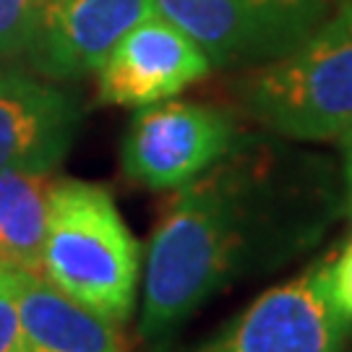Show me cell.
Wrapping results in <instances>:
<instances>
[{
    "label": "cell",
    "mask_w": 352,
    "mask_h": 352,
    "mask_svg": "<svg viewBox=\"0 0 352 352\" xmlns=\"http://www.w3.org/2000/svg\"><path fill=\"white\" fill-rule=\"evenodd\" d=\"M342 144V193H344V209L352 217V126L340 136Z\"/></svg>",
    "instance_id": "obj_15"
},
{
    "label": "cell",
    "mask_w": 352,
    "mask_h": 352,
    "mask_svg": "<svg viewBox=\"0 0 352 352\" xmlns=\"http://www.w3.org/2000/svg\"><path fill=\"white\" fill-rule=\"evenodd\" d=\"M240 136L238 120L222 107L154 102L133 115L120 146V167L144 188L177 190L219 162Z\"/></svg>",
    "instance_id": "obj_5"
},
{
    "label": "cell",
    "mask_w": 352,
    "mask_h": 352,
    "mask_svg": "<svg viewBox=\"0 0 352 352\" xmlns=\"http://www.w3.org/2000/svg\"><path fill=\"white\" fill-rule=\"evenodd\" d=\"M209 71L212 63L201 47L154 11L104 55L97 68V97L118 107H146L180 94Z\"/></svg>",
    "instance_id": "obj_7"
},
{
    "label": "cell",
    "mask_w": 352,
    "mask_h": 352,
    "mask_svg": "<svg viewBox=\"0 0 352 352\" xmlns=\"http://www.w3.org/2000/svg\"><path fill=\"white\" fill-rule=\"evenodd\" d=\"M13 285H16V279L8 287L0 289V352H26L24 329H21V316H19Z\"/></svg>",
    "instance_id": "obj_13"
},
{
    "label": "cell",
    "mask_w": 352,
    "mask_h": 352,
    "mask_svg": "<svg viewBox=\"0 0 352 352\" xmlns=\"http://www.w3.org/2000/svg\"><path fill=\"white\" fill-rule=\"evenodd\" d=\"M329 292L342 314L352 318V240L337 258H329Z\"/></svg>",
    "instance_id": "obj_14"
},
{
    "label": "cell",
    "mask_w": 352,
    "mask_h": 352,
    "mask_svg": "<svg viewBox=\"0 0 352 352\" xmlns=\"http://www.w3.org/2000/svg\"><path fill=\"white\" fill-rule=\"evenodd\" d=\"M350 318L329 292V258L274 285L196 352H344Z\"/></svg>",
    "instance_id": "obj_6"
},
{
    "label": "cell",
    "mask_w": 352,
    "mask_h": 352,
    "mask_svg": "<svg viewBox=\"0 0 352 352\" xmlns=\"http://www.w3.org/2000/svg\"><path fill=\"white\" fill-rule=\"evenodd\" d=\"M238 100L277 139H340L352 126V0H337L295 50L251 68L238 81Z\"/></svg>",
    "instance_id": "obj_3"
},
{
    "label": "cell",
    "mask_w": 352,
    "mask_h": 352,
    "mask_svg": "<svg viewBox=\"0 0 352 352\" xmlns=\"http://www.w3.org/2000/svg\"><path fill=\"white\" fill-rule=\"evenodd\" d=\"M13 279H16V269H11V266H3L0 264V289L8 287Z\"/></svg>",
    "instance_id": "obj_16"
},
{
    "label": "cell",
    "mask_w": 352,
    "mask_h": 352,
    "mask_svg": "<svg viewBox=\"0 0 352 352\" xmlns=\"http://www.w3.org/2000/svg\"><path fill=\"white\" fill-rule=\"evenodd\" d=\"M13 292L26 352H131L120 324L89 311L45 274L19 272Z\"/></svg>",
    "instance_id": "obj_10"
},
{
    "label": "cell",
    "mask_w": 352,
    "mask_h": 352,
    "mask_svg": "<svg viewBox=\"0 0 352 352\" xmlns=\"http://www.w3.org/2000/svg\"><path fill=\"white\" fill-rule=\"evenodd\" d=\"M78 126L81 107L74 94L21 68H0V173H55Z\"/></svg>",
    "instance_id": "obj_9"
},
{
    "label": "cell",
    "mask_w": 352,
    "mask_h": 352,
    "mask_svg": "<svg viewBox=\"0 0 352 352\" xmlns=\"http://www.w3.org/2000/svg\"><path fill=\"white\" fill-rule=\"evenodd\" d=\"M337 0H154L212 68H258L314 34Z\"/></svg>",
    "instance_id": "obj_4"
},
{
    "label": "cell",
    "mask_w": 352,
    "mask_h": 352,
    "mask_svg": "<svg viewBox=\"0 0 352 352\" xmlns=\"http://www.w3.org/2000/svg\"><path fill=\"white\" fill-rule=\"evenodd\" d=\"M344 209L334 164L264 136H240L175 190L144 258L141 340L167 342L217 292L316 245Z\"/></svg>",
    "instance_id": "obj_1"
},
{
    "label": "cell",
    "mask_w": 352,
    "mask_h": 352,
    "mask_svg": "<svg viewBox=\"0 0 352 352\" xmlns=\"http://www.w3.org/2000/svg\"><path fill=\"white\" fill-rule=\"evenodd\" d=\"M39 11L42 0H0V63L26 55Z\"/></svg>",
    "instance_id": "obj_12"
},
{
    "label": "cell",
    "mask_w": 352,
    "mask_h": 352,
    "mask_svg": "<svg viewBox=\"0 0 352 352\" xmlns=\"http://www.w3.org/2000/svg\"><path fill=\"white\" fill-rule=\"evenodd\" d=\"M154 11V0H42L26 58L50 81L87 76L131 26Z\"/></svg>",
    "instance_id": "obj_8"
},
{
    "label": "cell",
    "mask_w": 352,
    "mask_h": 352,
    "mask_svg": "<svg viewBox=\"0 0 352 352\" xmlns=\"http://www.w3.org/2000/svg\"><path fill=\"white\" fill-rule=\"evenodd\" d=\"M58 175L37 170L0 173V264L42 274L50 193Z\"/></svg>",
    "instance_id": "obj_11"
},
{
    "label": "cell",
    "mask_w": 352,
    "mask_h": 352,
    "mask_svg": "<svg viewBox=\"0 0 352 352\" xmlns=\"http://www.w3.org/2000/svg\"><path fill=\"white\" fill-rule=\"evenodd\" d=\"M141 272V248L113 193L87 180L58 177L50 193L42 274L113 324H126Z\"/></svg>",
    "instance_id": "obj_2"
}]
</instances>
